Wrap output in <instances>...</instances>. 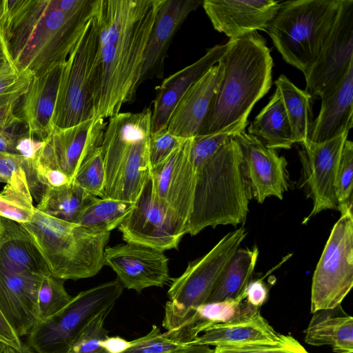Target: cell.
<instances>
[{
	"mask_svg": "<svg viewBox=\"0 0 353 353\" xmlns=\"http://www.w3.org/2000/svg\"><path fill=\"white\" fill-rule=\"evenodd\" d=\"M246 304L260 308L266 300L268 290L261 280L251 281L245 290Z\"/></svg>",
	"mask_w": 353,
	"mask_h": 353,
	"instance_id": "f6af8a7d",
	"label": "cell"
},
{
	"mask_svg": "<svg viewBox=\"0 0 353 353\" xmlns=\"http://www.w3.org/2000/svg\"><path fill=\"white\" fill-rule=\"evenodd\" d=\"M320 99L321 108L310 134V140L315 143L336 137L353 126V64L340 82Z\"/></svg>",
	"mask_w": 353,
	"mask_h": 353,
	"instance_id": "484cf974",
	"label": "cell"
},
{
	"mask_svg": "<svg viewBox=\"0 0 353 353\" xmlns=\"http://www.w3.org/2000/svg\"><path fill=\"white\" fill-rule=\"evenodd\" d=\"M28 172L35 175L33 168L21 156L0 152V181L6 182L16 191L32 197Z\"/></svg>",
	"mask_w": 353,
	"mask_h": 353,
	"instance_id": "8d00e7d4",
	"label": "cell"
},
{
	"mask_svg": "<svg viewBox=\"0 0 353 353\" xmlns=\"http://www.w3.org/2000/svg\"><path fill=\"white\" fill-rule=\"evenodd\" d=\"M105 169L101 145L94 149L79 166L73 181L89 194L105 197Z\"/></svg>",
	"mask_w": 353,
	"mask_h": 353,
	"instance_id": "d590c367",
	"label": "cell"
},
{
	"mask_svg": "<svg viewBox=\"0 0 353 353\" xmlns=\"http://www.w3.org/2000/svg\"><path fill=\"white\" fill-rule=\"evenodd\" d=\"M211 353H309L292 336L281 334L274 344L216 346Z\"/></svg>",
	"mask_w": 353,
	"mask_h": 353,
	"instance_id": "60d3db41",
	"label": "cell"
},
{
	"mask_svg": "<svg viewBox=\"0 0 353 353\" xmlns=\"http://www.w3.org/2000/svg\"><path fill=\"white\" fill-rule=\"evenodd\" d=\"M123 290L117 279L79 292L61 312L35 323L28 334V347L35 353H67L89 321L114 305Z\"/></svg>",
	"mask_w": 353,
	"mask_h": 353,
	"instance_id": "30bf717a",
	"label": "cell"
},
{
	"mask_svg": "<svg viewBox=\"0 0 353 353\" xmlns=\"http://www.w3.org/2000/svg\"><path fill=\"white\" fill-rule=\"evenodd\" d=\"M228 42L218 62L221 79L198 135L214 133L248 119L256 103L272 86L273 61L263 37L254 32Z\"/></svg>",
	"mask_w": 353,
	"mask_h": 353,
	"instance_id": "3957f363",
	"label": "cell"
},
{
	"mask_svg": "<svg viewBox=\"0 0 353 353\" xmlns=\"http://www.w3.org/2000/svg\"><path fill=\"white\" fill-rule=\"evenodd\" d=\"M162 0H96L99 29L93 119L110 118L136 98L145 50Z\"/></svg>",
	"mask_w": 353,
	"mask_h": 353,
	"instance_id": "6da1fadb",
	"label": "cell"
},
{
	"mask_svg": "<svg viewBox=\"0 0 353 353\" xmlns=\"http://www.w3.org/2000/svg\"><path fill=\"white\" fill-rule=\"evenodd\" d=\"M241 152L252 196L259 203L270 196L283 199L290 184L287 161L276 150L243 130L233 137Z\"/></svg>",
	"mask_w": 353,
	"mask_h": 353,
	"instance_id": "e0dca14e",
	"label": "cell"
},
{
	"mask_svg": "<svg viewBox=\"0 0 353 353\" xmlns=\"http://www.w3.org/2000/svg\"><path fill=\"white\" fill-rule=\"evenodd\" d=\"M279 336L280 334L262 316L260 308L245 303L239 316L209 327L191 345L216 347L274 344Z\"/></svg>",
	"mask_w": 353,
	"mask_h": 353,
	"instance_id": "7402d4cb",
	"label": "cell"
},
{
	"mask_svg": "<svg viewBox=\"0 0 353 353\" xmlns=\"http://www.w3.org/2000/svg\"><path fill=\"white\" fill-rule=\"evenodd\" d=\"M341 0L281 2L266 32L283 60L305 75L317 59L336 19Z\"/></svg>",
	"mask_w": 353,
	"mask_h": 353,
	"instance_id": "52a82bcc",
	"label": "cell"
},
{
	"mask_svg": "<svg viewBox=\"0 0 353 353\" xmlns=\"http://www.w3.org/2000/svg\"><path fill=\"white\" fill-rule=\"evenodd\" d=\"M274 84L281 97L294 143L305 145L310 141L313 124L312 97L283 74L278 77Z\"/></svg>",
	"mask_w": 353,
	"mask_h": 353,
	"instance_id": "4dcf8cb0",
	"label": "cell"
},
{
	"mask_svg": "<svg viewBox=\"0 0 353 353\" xmlns=\"http://www.w3.org/2000/svg\"><path fill=\"white\" fill-rule=\"evenodd\" d=\"M212 350L208 345H190L188 348L177 353H211Z\"/></svg>",
	"mask_w": 353,
	"mask_h": 353,
	"instance_id": "f907efd6",
	"label": "cell"
},
{
	"mask_svg": "<svg viewBox=\"0 0 353 353\" xmlns=\"http://www.w3.org/2000/svg\"><path fill=\"white\" fill-rule=\"evenodd\" d=\"M134 203L92 196L74 223L96 232H110L118 228Z\"/></svg>",
	"mask_w": 353,
	"mask_h": 353,
	"instance_id": "d6a6232c",
	"label": "cell"
},
{
	"mask_svg": "<svg viewBox=\"0 0 353 353\" xmlns=\"http://www.w3.org/2000/svg\"><path fill=\"white\" fill-rule=\"evenodd\" d=\"M98 47L99 29L94 12L64 64L52 120L54 129L69 128L93 119Z\"/></svg>",
	"mask_w": 353,
	"mask_h": 353,
	"instance_id": "9c48e42d",
	"label": "cell"
},
{
	"mask_svg": "<svg viewBox=\"0 0 353 353\" xmlns=\"http://www.w3.org/2000/svg\"><path fill=\"white\" fill-rule=\"evenodd\" d=\"M228 47V42L207 50L194 63L164 79L157 88L151 114V132L166 128L178 103L188 90L213 65H216Z\"/></svg>",
	"mask_w": 353,
	"mask_h": 353,
	"instance_id": "44dd1931",
	"label": "cell"
},
{
	"mask_svg": "<svg viewBox=\"0 0 353 353\" xmlns=\"http://www.w3.org/2000/svg\"><path fill=\"white\" fill-rule=\"evenodd\" d=\"M190 144L191 138L150 172L155 197L186 223L192 212L196 181Z\"/></svg>",
	"mask_w": 353,
	"mask_h": 353,
	"instance_id": "ac0fdd59",
	"label": "cell"
},
{
	"mask_svg": "<svg viewBox=\"0 0 353 353\" xmlns=\"http://www.w3.org/2000/svg\"><path fill=\"white\" fill-rule=\"evenodd\" d=\"M200 0H162L144 54L138 83L164 77V63L169 46L188 15L202 5Z\"/></svg>",
	"mask_w": 353,
	"mask_h": 353,
	"instance_id": "ffe728a7",
	"label": "cell"
},
{
	"mask_svg": "<svg viewBox=\"0 0 353 353\" xmlns=\"http://www.w3.org/2000/svg\"><path fill=\"white\" fill-rule=\"evenodd\" d=\"M168 258L164 252L133 243L107 247L104 265L117 274L123 288L140 293L150 287L162 288L170 282Z\"/></svg>",
	"mask_w": 353,
	"mask_h": 353,
	"instance_id": "9a60e30c",
	"label": "cell"
},
{
	"mask_svg": "<svg viewBox=\"0 0 353 353\" xmlns=\"http://www.w3.org/2000/svg\"><path fill=\"white\" fill-rule=\"evenodd\" d=\"M96 0L66 12L58 0H1L0 38L8 63L39 77L64 64L88 22Z\"/></svg>",
	"mask_w": 353,
	"mask_h": 353,
	"instance_id": "7a4b0ae2",
	"label": "cell"
},
{
	"mask_svg": "<svg viewBox=\"0 0 353 353\" xmlns=\"http://www.w3.org/2000/svg\"><path fill=\"white\" fill-rule=\"evenodd\" d=\"M44 259L50 274L63 280L94 276L104 265L110 232H96L49 216L35 207L20 223Z\"/></svg>",
	"mask_w": 353,
	"mask_h": 353,
	"instance_id": "8992f818",
	"label": "cell"
},
{
	"mask_svg": "<svg viewBox=\"0 0 353 353\" xmlns=\"http://www.w3.org/2000/svg\"><path fill=\"white\" fill-rule=\"evenodd\" d=\"M353 64V1L341 0L332 29L314 63L304 75L312 97L330 92Z\"/></svg>",
	"mask_w": 353,
	"mask_h": 353,
	"instance_id": "5bb4252c",
	"label": "cell"
},
{
	"mask_svg": "<svg viewBox=\"0 0 353 353\" xmlns=\"http://www.w3.org/2000/svg\"><path fill=\"white\" fill-rule=\"evenodd\" d=\"M19 102L0 106V130H8L10 128L22 123L21 119L14 112Z\"/></svg>",
	"mask_w": 353,
	"mask_h": 353,
	"instance_id": "7dc6e473",
	"label": "cell"
},
{
	"mask_svg": "<svg viewBox=\"0 0 353 353\" xmlns=\"http://www.w3.org/2000/svg\"><path fill=\"white\" fill-rule=\"evenodd\" d=\"M92 196L72 181L60 186H46L35 208L49 216L74 223Z\"/></svg>",
	"mask_w": 353,
	"mask_h": 353,
	"instance_id": "1f68e13d",
	"label": "cell"
},
{
	"mask_svg": "<svg viewBox=\"0 0 353 353\" xmlns=\"http://www.w3.org/2000/svg\"><path fill=\"white\" fill-rule=\"evenodd\" d=\"M246 235L243 226L228 233L208 253L190 262L181 276L172 279L162 321L167 331L181 327L198 306L207 302Z\"/></svg>",
	"mask_w": 353,
	"mask_h": 353,
	"instance_id": "ba28073f",
	"label": "cell"
},
{
	"mask_svg": "<svg viewBox=\"0 0 353 353\" xmlns=\"http://www.w3.org/2000/svg\"><path fill=\"white\" fill-rule=\"evenodd\" d=\"M150 108L109 118L101 145L105 169L104 198L134 203L150 172Z\"/></svg>",
	"mask_w": 353,
	"mask_h": 353,
	"instance_id": "5b68a950",
	"label": "cell"
},
{
	"mask_svg": "<svg viewBox=\"0 0 353 353\" xmlns=\"http://www.w3.org/2000/svg\"><path fill=\"white\" fill-rule=\"evenodd\" d=\"M341 214L313 274L311 313L341 305L353 285L352 209Z\"/></svg>",
	"mask_w": 353,
	"mask_h": 353,
	"instance_id": "8fae6325",
	"label": "cell"
},
{
	"mask_svg": "<svg viewBox=\"0 0 353 353\" xmlns=\"http://www.w3.org/2000/svg\"><path fill=\"white\" fill-rule=\"evenodd\" d=\"M191 161L196 181L187 234L194 236L208 227L244 222L252 194L233 137L210 157Z\"/></svg>",
	"mask_w": 353,
	"mask_h": 353,
	"instance_id": "277c9868",
	"label": "cell"
},
{
	"mask_svg": "<svg viewBox=\"0 0 353 353\" xmlns=\"http://www.w3.org/2000/svg\"><path fill=\"white\" fill-rule=\"evenodd\" d=\"M190 345L170 339L153 325L148 334L132 341L131 346L123 353H177Z\"/></svg>",
	"mask_w": 353,
	"mask_h": 353,
	"instance_id": "f35d334b",
	"label": "cell"
},
{
	"mask_svg": "<svg viewBox=\"0 0 353 353\" xmlns=\"http://www.w3.org/2000/svg\"><path fill=\"white\" fill-rule=\"evenodd\" d=\"M29 72H18L8 63L0 69V106L19 102L32 80Z\"/></svg>",
	"mask_w": 353,
	"mask_h": 353,
	"instance_id": "ab89813d",
	"label": "cell"
},
{
	"mask_svg": "<svg viewBox=\"0 0 353 353\" xmlns=\"http://www.w3.org/2000/svg\"><path fill=\"white\" fill-rule=\"evenodd\" d=\"M64 64L32 78L21 98L18 117L26 124L28 134L41 141L54 130L52 120Z\"/></svg>",
	"mask_w": 353,
	"mask_h": 353,
	"instance_id": "d4e9b609",
	"label": "cell"
},
{
	"mask_svg": "<svg viewBox=\"0 0 353 353\" xmlns=\"http://www.w3.org/2000/svg\"><path fill=\"white\" fill-rule=\"evenodd\" d=\"M187 139L170 133L167 128L151 132L149 141L150 169L164 161L174 150L181 146Z\"/></svg>",
	"mask_w": 353,
	"mask_h": 353,
	"instance_id": "b9f144b4",
	"label": "cell"
},
{
	"mask_svg": "<svg viewBox=\"0 0 353 353\" xmlns=\"http://www.w3.org/2000/svg\"><path fill=\"white\" fill-rule=\"evenodd\" d=\"M305 332V342L314 346L330 345L336 353L353 352V317L341 305L314 312Z\"/></svg>",
	"mask_w": 353,
	"mask_h": 353,
	"instance_id": "83f0119b",
	"label": "cell"
},
{
	"mask_svg": "<svg viewBox=\"0 0 353 353\" xmlns=\"http://www.w3.org/2000/svg\"><path fill=\"white\" fill-rule=\"evenodd\" d=\"M1 228H2V227H1V219H0V232L1 231Z\"/></svg>",
	"mask_w": 353,
	"mask_h": 353,
	"instance_id": "db71d44e",
	"label": "cell"
},
{
	"mask_svg": "<svg viewBox=\"0 0 353 353\" xmlns=\"http://www.w3.org/2000/svg\"><path fill=\"white\" fill-rule=\"evenodd\" d=\"M3 353H30V352H28V351L26 348H25L23 351H19L17 349L7 345L6 346Z\"/></svg>",
	"mask_w": 353,
	"mask_h": 353,
	"instance_id": "f5cc1de1",
	"label": "cell"
},
{
	"mask_svg": "<svg viewBox=\"0 0 353 353\" xmlns=\"http://www.w3.org/2000/svg\"><path fill=\"white\" fill-rule=\"evenodd\" d=\"M43 278L0 271V311L19 337L28 335L37 321V294Z\"/></svg>",
	"mask_w": 353,
	"mask_h": 353,
	"instance_id": "603a6c76",
	"label": "cell"
},
{
	"mask_svg": "<svg viewBox=\"0 0 353 353\" xmlns=\"http://www.w3.org/2000/svg\"><path fill=\"white\" fill-rule=\"evenodd\" d=\"M353 143L346 140L336 171L334 190L337 210L341 212L352 209Z\"/></svg>",
	"mask_w": 353,
	"mask_h": 353,
	"instance_id": "74e56055",
	"label": "cell"
},
{
	"mask_svg": "<svg viewBox=\"0 0 353 353\" xmlns=\"http://www.w3.org/2000/svg\"><path fill=\"white\" fill-rule=\"evenodd\" d=\"M64 282L52 274L42 279L37 294V322L55 316L70 303L73 296L67 292Z\"/></svg>",
	"mask_w": 353,
	"mask_h": 353,
	"instance_id": "836d02e7",
	"label": "cell"
},
{
	"mask_svg": "<svg viewBox=\"0 0 353 353\" xmlns=\"http://www.w3.org/2000/svg\"><path fill=\"white\" fill-rule=\"evenodd\" d=\"M248 134L274 150L290 149L294 144L289 121L276 89L268 104L250 123Z\"/></svg>",
	"mask_w": 353,
	"mask_h": 353,
	"instance_id": "f546056e",
	"label": "cell"
},
{
	"mask_svg": "<svg viewBox=\"0 0 353 353\" xmlns=\"http://www.w3.org/2000/svg\"><path fill=\"white\" fill-rule=\"evenodd\" d=\"M221 76L219 63L211 67L184 94L167 125L175 136L190 139L197 136L210 109Z\"/></svg>",
	"mask_w": 353,
	"mask_h": 353,
	"instance_id": "cb8c5ba5",
	"label": "cell"
},
{
	"mask_svg": "<svg viewBox=\"0 0 353 353\" xmlns=\"http://www.w3.org/2000/svg\"><path fill=\"white\" fill-rule=\"evenodd\" d=\"M348 132L320 143L310 140L299 151L305 184L313 201L312 210L303 223L323 210L337 208L334 182Z\"/></svg>",
	"mask_w": 353,
	"mask_h": 353,
	"instance_id": "2e32d148",
	"label": "cell"
},
{
	"mask_svg": "<svg viewBox=\"0 0 353 353\" xmlns=\"http://www.w3.org/2000/svg\"><path fill=\"white\" fill-rule=\"evenodd\" d=\"M7 63L8 62L0 38V69Z\"/></svg>",
	"mask_w": 353,
	"mask_h": 353,
	"instance_id": "816d5d0a",
	"label": "cell"
},
{
	"mask_svg": "<svg viewBox=\"0 0 353 353\" xmlns=\"http://www.w3.org/2000/svg\"><path fill=\"white\" fill-rule=\"evenodd\" d=\"M105 119H90L65 128L54 129L33 163L35 176L46 170L62 172L72 181L83 160L101 145Z\"/></svg>",
	"mask_w": 353,
	"mask_h": 353,
	"instance_id": "4fadbf2b",
	"label": "cell"
},
{
	"mask_svg": "<svg viewBox=\"0 0 353 353\" xmlns=\"http://www.w3.org/2000/svg\"><path fill=\"white\" fill-rule=\"evenodd\" d=\"M43 145L44 141L32 137L26 131L18 134L15 143V153L25 159L33 168V163Z\"/></svg>",
	"mask_w": 353,
	"mask_h": 353,
	"instance_id": "ee69618b",
	"label": "cell"
},
{
	"mask_svg": "<svg viewBox=\"0 0 353 353\" xmlns=\"http://www.w3.org/2000/svg\"><path fill=\"white\" fill-rule=\"evenodd\" d=\"M0 219V271L41 277L51 274L44 259L21 225Z\"/></svg>",
	"mask_w": 353,
	"mask_h": 353,
	"instance_id": "4316f807",
	"label": "cell"
},
{
	"mask_svg": "<svg viewBox=\"0 0 353 353\" xmlns=\"http://www.w3.org/2000/svg\"><path fill=\"white\" fill-rule=\"evenodd\" d=\"M0 341L19 351H23V347L20 337L17 334L10 325L8 323L0 311Z\"/></svg>",
	"mask_w": 353,
	"mask_h": 353,
	"instance_id": "bcb514c9",
	"label": "cell"
},
{
	"mask_svg": "<svg viewBox=\"0 0 353 353\" xmlns=\"http://www.w3.org/2000/svg\"><path fill=\"white\" fill-rule=\"evenodd\" d=\"M18 134L9 130H0V152L15 153Z\"/></svg>",
	"mask_w": 353,
	"mask_h": 353,
	"instance_id": "681fc988",
	"label": "cell"
},
{
	"mask_svg": "<svg viewBox=\"0 0 353 353\" xmlns=\"http://www.w3.org/2000/svg\"><path fill=\"white\" fill-rule=\"evenodd\" d=\"M256 246L238 249L226 265L206 303L245 298L259 256Z\"/></svg>",
	"mask_w": 353,
	"mask_h": 353,
	"instance_id": "f1b7e54d",
	"label": "cell"
},
{
	"mask_svg": "<svg viewBox=\"0 0 353 353\" xmlns=\"http://www.w3.org/2000/svg\"><path fill=\"white\" fill-rule=\"evenodd\" d=\"M114 305L105 307L85 325L67 353H108L100 345L108 337L103 325Z\"/></svg>",
	"mask_w": 353,
	"mask_h": 353,
	"instance_id": "e575fe53",
	"label": "cell"
},
{
	"mask_svg": "<svg viewBox=\"0 0 353 353\" xmlns=\"http://www.w3.org/2000/svg\"><path fill=\"white\" fill-rule=\"evenodd\" d=\"M280 3L274 0H204L202 6L214 28L235 39L266 30Z\"/></svg>",
	"mask_w": 353,
	"mask_h": 353,
	"instance_id": "d6986e66",
	"label": "cell"
},
{
	"mask_svg": "<svg viewBox=\"0 0 353 353\" xmlns=\"http://www.w3.org/2000/svg\"><path fill=\"white\" fill-rule=\"evenodd\" d=\"M100 345L108 353H123L131 346V341L119 336H108Z\"/></svg>",
	"mask_w": 353,
	"mask_h": 353,
	"instance_id": "c3c4849f",
	"label": "cell"
},
{
	"mask_svg": "<svg viewBox=\"0 0 353 353\" xmlns=\"http://www.w3.org/2000/svg\"><path fill=\"white\" fill-rule=\"evenodd\" d=\"M125 242L162 251L177 249L187 223L154 196L149 175L134 207L118 227Z\"/></svg>",
	"mask_w": 353,
	"mask_h": 353,
	"instance_id": "7c38bea8",
	"label": "cell"
},
{
	"mask_svg": "<svg viewBox=\"0 0 353 353\" xmlns=\"http://www.w3.org/2000/svg\"><path fill=\"white\" fill-rule=\"evenodd\" d=\"M34 208L13 201L0 193V217L20 223H26L31 219Z\"/></svg>",
	"mask_w": 353,
	"mask_h": 353,
	"instance_id": "7bdbcfd3",
	"label": "cell"
}]
</instances>
